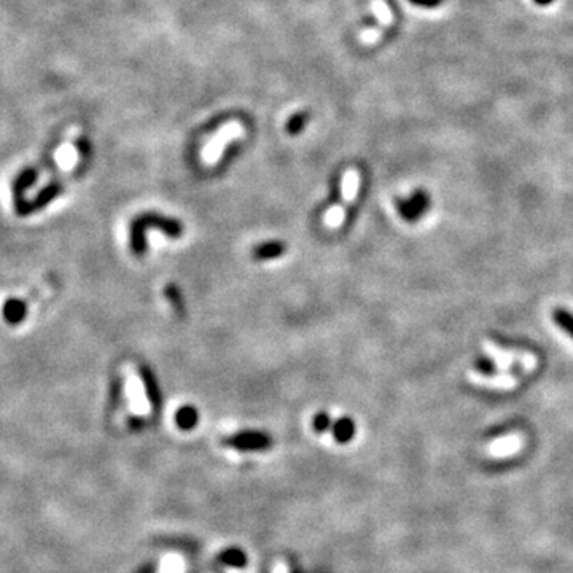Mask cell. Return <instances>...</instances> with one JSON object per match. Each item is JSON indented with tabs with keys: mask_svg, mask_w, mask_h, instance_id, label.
<instances>
[{
	"mask_svg": "<svg viewBox=\"0 0 573 573\" xmlns=\"http://www.w3.org/2000/svg\"><path fill=\"white\" fill-rule=\"evenodd\" d=\"M155 228L163 231L169 238H180L184 234V225L180 220L164 217L161 213H142L131 223V250L136 255H143L147 250V229Z\"/></svg>",
	"mask_w": 573,
	"mask_h": 573,
	"instance_id": "1",
	"label": "cell"
},
{
	"mask_svg": "<svg viewBox=\"0 0 573 573\" xmlns=\"http://www.w3.org/2000/svg\"><path fill=\"white\" fill-rule=\"evenodd\" d=\"M225 446L238 451H264L271 448V437L263 432H239L225 438Z\"/></svg>",
	"mask_w": 573,
	"mask_h": 573,
	"instance_id": "2",
	"label": "cell"
},
{
	"mask_svg": "<svg viewBox=\"0 0 573 573\" xmlns=\"http://www.w3.org/2000/svg\"><path fill=\"white\" fill-rule=\"evenodd\" d=\"M428 206L430 197L426 190H416L410 197H406V200L396 201V209H398L401 218L410 223L417 222V220L426 213Z\"/></svg>",
	"mask_w": 573,
	"mask_h": 573,
	"instance_id": "3",
	"label": "cell"
},
{
	"mask_svg": "<svg viewBox=\"0 0 573 573\" xmlns=\"http://www.w3.org/2000/svg\"><path fill=\"white\" fill-rule=\"evenodd\" d=\"M128 394L131 401V410L134 411L136 414L140 416L148 414L150 407H148V396L145 392V387H143L142 379L139 381V379L131 374L128 379Z\"/></svg>",
	"mask_w": 573,
	"mask_h": 573,
	"instance_id": "4",
	"label": "cell"
},
{
	"mask_svg": "<svg viewBox=\"0 0 573 573\" xmlns=\"http://www.w3.org/2000/svg\"><path fill=\"white\" fill-rule=\"evenodd\" d=\"M239 132L241 129L238 128V126H227V129H223L222 132H220L218 137H215L213 142H211V145H209L206 148V152L202 153V156L206 158V161L209 163L215 161V159L220 156V152H222L225 143H227L231 137L238 136Z\"/></svg>",
	"mask_w": 573,
	"mask_h": 573,
	"instance_id": "5",
	"label": "cell"
},
{
	"mask_svg": "<svg viewBox=\"0 0 573 573\" xmlns=\"http://www.w3.org/2000/svg\"><path fill=\"white\" fill-rule=\"evenodd\" d=\"M286 247L284 242L280 241H269L263 242V244H258L252 249V257L255 260H275V258H280L285 253Z\"/></svg>",
	"mask_w": 573,
	"mask_h": 573,
	"instance_id": "6",
	"label": "cell"
},
{
	"mask_svg": "<svg viewBox=\"0 0 573 573\" xmlns=\"http://www.w3.org/2000/svg\"><path fill=\"white\" fill-rule=\"evenodd\" d=\"M484 347H486V350L490 355H494L495 358H500V360H503V362H519L521 365L526 368H532L533 365H535V358L528 354H522V352H515V350H503V349H500V347L490 346L489 343Z\"/></svg>",
	"mask_w": 573,
	"mask_h": 573,
	"instance_id": "7",
	"label": "cell"
},
{
	"mask_svg": "<svg viewBox=\"0 0 573 573\" xmlns=\"http://www.w3.org/2000/svg\"><path fill=\"white\" fill-rule=\"evenodd\" d=\"M332 430H333V437H334L336 442L347 443V442H350L352 438H354L355 423L350 417H341L333 423Z\"/></svg>",
	"mask_w": 573,
	"mask_h": 573,
	"instance_id": "8",
	"label": "cell"
},
{
	"mask_svg": "<svg viewBox=\"0 0 573 573\" xmlns=\"http://www.w3.org/2000/svg\"><path fill=\"white\" fill-rule=\"evenodd\" d=\"M197 421H200V414H197L195 406L185 405L179 407L177 412H175V423H177L181 430H190L193 427H196Z\"/></svg>",
	"mask_w": 573,
	"mask_h": 573,
	"instance_id": "9",
	"label": "cell"
},
{
	"mask_svg": "<svg viewBox=\"0 0 573 573\" xmlns=\"http://www.w3.org/2000/svg\"><path fill=\"white\" fill-rule=\"evenodd\" d=\"M517 449H519V439L515 438V437H508V438H503V439H497V442H494L492 444H490V448H489L490 454H492V455H499V457L515 454Z\"/></svg>",
	"mask_w": 573,
	"mask_h": 573,
	"instance_id": "10",
	"label": "cell"
},
{
	"mask_svg": "<svg viewBox=\"0 0 573 573\" xmlns=\"http://www.w3.org/2000/svg\"><path fill=\"white\" fill-rule=\"evenodd\" d=\"M471 379H475L478 384H486V385H494V387H510V385H513V378L510 376H481V374L478 373H473L470 374Z\"/></svg>",
	"mask_w": 573,
	"mask_h": 573,
	"instance_id": "11",
	"label": "cell"
},
{
	"mask_svg": "<svg viewBox=\"0 0 573 573\" xmlns=\"http://www.w3.org/2000/svg\"><path fill=\"white\" fill-rule=\"evenodd\" d=\"M553 321L554 323L558 325L560 330H564V332L573 338V314L565 311V309H554L553 311Z\"/></svg>",
	"mask_w": 573,
	"mask_h": 573,
	"instance_id": "12",
	"label": "cell"
},
{
	"mask_svg": "<svg viewBox=\"0 0 573 573\" xmlns=\"http://www.w3.org/2000/svg\"><path fill=\"white\" fill-rule=\"evenodd\" d=\"M475 371L481 376H497L499 371L495 370V365L489 358H478L475 362Z\"/></svg>",
	"mask_w": 573,
	"mask_h": 573,
	"instance_id": "13",
	"label": "cell"
},
{
	"mask_svg": "<svg viewBox=\"0 0 573 573\" xmlns=\"http://www.w3.org/2000/svg\"><path fill=\"white\" fill-rule=\"evenodd\" d=\"M358 186V175L355 172H347L344 179V186H343V196L344 200H350L352 196L355 195Z\"/></svg>",
	"mask_w": 573,
	"mask_h": 573,
	"instance_id": "14",
	"label": "cell"
},
{
	"mask_svg": "<svg viewBox=\"0 0 573 573\" xmlns=\"http://www.w3.org/2000/svg\"><path fill=\"white\" fill-rule=\"evenodd\" d=\"M312 426L316 432H325V430H330L332 428V419L327 414V412H318V414L314 416V421H312Z\"/></svg>",
	"mask_w": 573,
	"mask_h": 573,
	"instance_id": "15",
	"label": "cell"
},
{
	"mask_svg": "<svg viewBox=\"0 0 573 573\" xmlns=\"http://www.w3.org/2000/svg\"><path fill=\"white\" fill-rule=\"evenodd\" d=\"M305 123H306V117L302 113L298 115H293L289 120V123H286V131H289V134H298V132L302 131L305 128Z\"/></svg>",
	"mask_w": 573,
	"mask_h": 573,
	"instance_id": "16",
	"label": "cell"
},
{
	"mask_svg": "<svg viewBox=\"0 0 573 573\" xmlns=\"http://www.w3.org/2000/svg\"><path fill=\"white\" fill-rule=\"evenodd\" d=\"M343 217H344V213H343V209L341 207H336V209H333V211H330L328 213H327V223L328 225H332V227H336V225H338L341 220H343Z\"/></svg>",
	"mask_w": 573,
	"mask_h": 573,
	"instance_id": "17",
	"label": "cell"
},
{
	"mask_svg": "<svg viewBox=\"0 0 573 573\" xmlns=\"http://www.w3.org/2000/svg\"><path fill=\"white\" fill-rule=\"evenodd\" d=\"M410 2L422 8H437L443 3V0H410Z\"/></svg>",
	"mask_w": 573,
	"mask_h": 573,
	"instance_id": "18",
	"label": "cell"
},
{
	"mask_svg": "<svg viewBox=\"0 0 573 573\" xmlns=\"http://www.w3.org/2000/svg\"><path fill=\"white\" fill-rule=\"evenodd\" d=\"M533 2H535L537 5H540V7H547V5L553 3L554 0H533Z\"/></svg>",
	"mask_w": 573,
	"mask_h": 573,
	"instance_id": "19",
	"label": "cell"
}]
</instances>
